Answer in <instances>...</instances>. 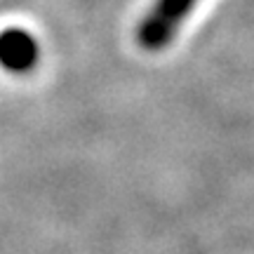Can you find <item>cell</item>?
Instances as JSON below:
<instances>
[{
  "mask_svg": "<svg viewBox=\"0 0 254 254\" xmlns=\"http://www.w3.org/2000/svg\"><path fill=\"white\" fill-rule=\"evenodd\" d=\"M193 5L195 0H155L151 12L139 24V45L146 50H163L179 31L184 19L190 14Z\"/></svg>",
  "mask_w": 254,
  "mask_h": 254,
  "instance_id": "cell-1",
  "label": "cell"
},
{
  "mask_svg": "<svg viewBox=\"0 0 254 254\" xmlns=\"http://www.w3.org/2000/svg\"><path fill=\"white\" fill-rule=\"evenodd\" d=\"M38 57L36 40L21 28H9L0 36V62L12 71L31 68Z\"/></svg>",
  "mask_w": 254,
  "mask_h": 254,
  "instance_id": "cell-2",
  "label": "cell"
}]
</instances>
